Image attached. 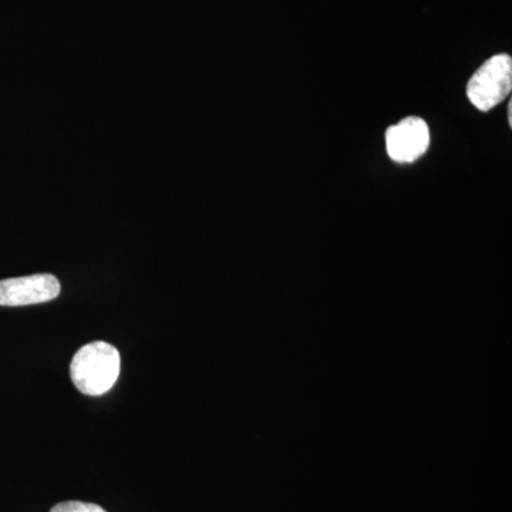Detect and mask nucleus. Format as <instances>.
Segmentation results:
<instances>
[{"instance_id":"obj_1","label":"nucleus","mask_w":512,"mask_h":512,"mask_svg":"<svg viewBox=\"0 0 512 512\" xmlns=\"http://www.w3.org/2000/svg\"><path fill=\"white\" fill-rule=\"evenodd\" d=\"M120 375V353L106 342L83 346L70 363L74 386L86 396L110 392Z\"/></svg>"},{"instance_id":"obj_2","label":"nucleus","mask_w":512,"mask_h":512,"mask_svg":"<svg viewBox=\"0 0 512 512\" xmlns=\"http://www.w3.org/2000/svg\"><path fill=\"white\" fill-rule=\"evenodd\" d=\"M512 90V59L497 55L488 59L471 77L467 96L480 111H490L503 103Z\"/></svg>"},{"instance_id":"obj_3","label":"nucleus","mask_w":512,"mask_h":512,"mask_svg":"<svg viewBox=\"0 0 512 512\" xmlns=\"http://www.w3.org/2000/svg\"><path fill=\"white\" fill-rule=\"evenodd\" d=\"M430 146V128L419 117H407L386 133V147L396 163H413L419 160Z\"/></svg>"},{"instance_id":"obj_4","label":"nucleus","mask_w":512,"mask_h":512,"mask_svg":"<svg viewBox=\"0 0 512 512\" xmlns=\"http://www.w3.org/2000/svg\"><path fill=\"white\" fill-rule=\"evenodd\" d=\"M56 276L39 274L0 281V306H28L53 301L59 296Z\"/></svg>"},{"instance_id":"obj_5","label":"nucleus","mask_w":512,"mask_h":512,"mask_svg":"<svg viewBox=\"0 0 512 512\" xmlns=\"http://www.w3.org/2000/svg\"><path fill=\"white\" fill-rule=\"evenodd\" d=\"M50 512H106L96 504L80 503V501H66L55 505Z\"/></svg>"},{"instance_id":"obj_6","label":"nucleus","mask_w":512,"mask_h":512,"mask_svg":"<svg viewBox=\"0 0 512 512\" xmlns=\"http://www.w3.org/2000/svg\"><path fill=\"white\" fill-rule=\"evenodd\" d=\"M508 123L512 126V101L508 103Z\"/></svg>"}]
</instances>
